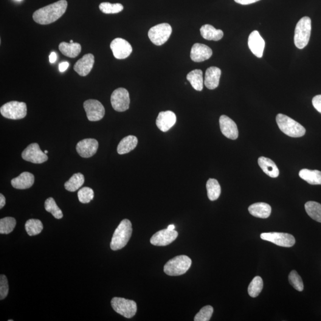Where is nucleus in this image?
<instances>
[{
	"instance_id": "nucleus-1",
	"label": "nucleus",
	"mask_w": 321,
	"mask_h": 321,
	"mask_svg": "<svg viewBox=\"0 0 321 321\" xmlns=\"http://www.w3.org/2000/svg\"><path fill=\"white\" fill-rule=\"evenodd\" d=\"M67 7L66 0H60L36 10L33 14V19L36 23L40 25L52 24L65 13Z\"/></svg>"
},
{
	"instance_id": "nucleus-2",
	"label": "nucleus",
	"mask_w": 321,
	"mask_h": 321,
	"mask_svg": "<svg viewBox=\"0 0 321 321\" xmlns=\"http://www.w3.org/2000/svg\"><path fill=\"white\" fill-rule=\"evenodd\" d=\"M132 234V225L128 219H123L115 229L110 244L112 250L122 249L130 240Z\"/></svg>"
},
{
	"instance_id": "nucleus-3",
	"label": "nucleus",
	"mask_w": 321,
	"mask_h": 321,
	"mask_svg": "<svg viewBox=\"0 0 321 321\" xmlns=\"http://www.w3.org/2000/svg\"><path fill=\"white\" fill-rule=\"evenodd\" d=\"M276 122L280 130L290 137H300L306 134V129L303 126L286 115L278 114Z\"/></svg>"
},
{
	"instance_id": "nucleus-4",
	"label": "nucleus",
	"mask_w": 321,
	"mask_h": 321,
	"mask_svg": "<svg viewBox=\"0 0 321 321\" xmlns=\"http://www.w3.org/2000/svg\"><path fill=\"white\" fill-rule=\"evenodd\" d=\"M311 28V19L309 17H303L297 22L294 36V44L297 49L302 50L308 44Z\"/></svg>"
},
{
	"instance_id": "nucleus-5",
	"label": "nucleus",
	"mask_w": 321,
	"mask_h": 321,
	"mask_svg": "<svg viewBox=\"0 0 321 321\" xmlns=\"http://www.w3.org/2000/svg\"><path fill=\"white\" fill-rule=\"evenodd\" d=\"M191 265V260L186 255L176 256L168 261L164 266V271L170 276H179L185 274Z\"/></svg>"
},
{
	"instance_id": "nucleus-6",
	"label": "nucleus",
	"mask_w": 321,
	"mask_h": 321,
	"mask_svg": "<svg viewBox=\"0 0 321 321\" xmlns=\"http://www.w3.org/2000/svg\"><path fill=\"white\" fill-rule=\"evenodd\" d=\"M0 112L2 116L8 119H22L27 115V104L18 101H11L1 107Z\"/></svg>"
},
{
	"instance_id": "nucleus-7",
	"label": "nucleus",
	"mask_w": 321,
	"mask_h": 321,
	"mask_svg": "<svg viewBox=\"0 0 321 321\" xmlns=\"http://www.w3.org/2000/svg\"><path fill=\"white\" fill-rule=\"evenodd\" d=\"M111 304L112 308L117 314L126 318H132L136 313L137 305L134 300L114 297L112 298Z\"/></svg>"
},
{
	"instance_id": "nucleus-8",
	"label": "nucleus",
	"mask_w": 321,
	"mask_h": 321,
	"mask_svg": "<svg viewBox=\"0 0 321 321\" xmlns=\"http://www.w3.org/2000/svg\"><path fill=\"white\" fill-rule=\"evenodd\" d=\"M172 33V27L168 24H160L149 29V39L156 46H160L165 43Z\"/></svg>"
},
{
	"instance_id": "nucleus-9",
	"label": "nucleus",
	"mask_w": 321,
	"mask_h": 321,
	"mask_svg": "<svg viewBox=\"0 0 321 321\" xmlns=\"http://www.w3.org/2000/svg\"><path fill=\"white\" fill-rule=\"evenodd\" d=\"M130 97L128 90L120 88L115 89L111 96L112 108L118 112H124L129 108Z\"/></svg>"
},
{
	"instance_id": "nucleus-10",
	"label": "nucleus",
	"mask_w": 321,
	"mask_h": 321,
	"mask_svg": "<svg viewBox=\"0 0 321 321\" xmlns=\"http://www.w3.org/2000/svg\"><path fill=\"white\" fill-rule=\"evenodd\" d=\"M263 240L268 241L278 246L284 247H291L295 244L294 236L288 233H264L261 235Z\"/></svg>"
},
{
	"instance_id": "nucleus-11",
	"label": "nucleus",
	"mask_w": 321,
	"mask_h": 321,
	"mask_svg": "<svg viewBox=\"0 0 321 321\" xmlns=\"http://www.w3.org/2000/svg\"><path fill=\"white\" fill-rule=\"evenodd\" d=\"M87 118L91 122H97L103 119L105 115V108L99 101L88 100L83 103Z\"/></svg>"
},
{
	"instance_id": "nucleus-12",
	"label": "nucleus",
	"mask_w": 321,
	"mask_h": 321,
	"mask_svg": "<svg viewBox=\"0 0 321 321\" xmlns=\"http://www.w3.org/2000/svg\"><path fill=\"white\" fill-rule=\"evenodd\" d=\"M22 157L27 161L34 164H42L48 160L47 155L41 151L36 143H31L28 146L22 153Z\"/></svg>"
},
{
	"instance_id": "nucleus-13",
	"label": "nucleus",
	"mask_w": 321,
	"mask_h": 321,
	"mask_svg": "<svg viewBox=\"0 0 321 321\" xmlns=\"http://www.w3.org/2000/svg\"><path fill=\"white\" fill-rule=\"evenodd\" d=\"M110 48L114 57L119 60L128 58L132 53V47L125 39L117 38L111 42Z\"/></svg>"
},
{
	"instance_id": "nucleus-14",
	"label": "nucleus",
	"mask_w": 321,
	"mask_h": 321,
	"mask_svg": "<svg viewBox=\"0 0 321 321\" xmlns=\"http://www.w3.org/2000/svg\"><path fill=\"white\" fill-rule=\"evenodd\" d=\"M177 236H178V233L176 231L167 229L160 230L155 233L151 238L150 241L154 246H165L175 241Z\"/></svg>"
},
{
	"instance_id": "nucleus-15",
	"label": "nucleus",
	"mask_w": 321,
	"mask_h": 321,
	"mask_svg": "<svg viewBox=\"0 0 321 321\" xmlns=\"http://www.w3.org/2000/svg\"><path fill=\"white\" fill-rule=\"evenodd\" d=\"M219 126L222 134L229 139L235 140L239 136L238 126L234 121L227 115H222L219 118Z\"/></svg>"
},
{
	"instance_id": "nucleus-16",
	"label": "nucleus",
	"mask_w": 321,
	"mask_h": 321,
	"mask_svg": "<svg viewBox=\"0 0 321 321\" xmlns=\"http://www.w3.org/2000/svg\"><path fill=\"white\" fill-rule=\"evenodd\" d=\"M98 145V142L95 139H84L78 143L77 151L81 157L90 158L97 153Z\"/></svg>"
},
{
	"instance_id": "nucleus-17",
	"label": "nucleus",
	"mask_w": 321,
	"mask_h": 321,
	"mask_svg": "<svg viewBox=\"0 0 321 321\" xmlns=\"http://www.w3.org/2000/svg\"><path fill=\"white\" fill-rule=\"evenodd\" d=\"M248 46L256 57H263L266 42L258 31L254 30L250 33L248 38Z\"/></svg>"
},
{
	"instance_id": "nucleus-18",
	"label": "nucleus",
	"mask_w": 321,
	"mask_h": 321,
	"mask_svg": "<svg viewBox=\"0 0 321 321\" xmlns=\"http://www.w3.org/2000/svg\"><path fill=\"white\" fill-rule=\"evenodd\" d=\"M176 115L171 111L160 112L156 120V125L160 131L166 132L170 130L176 122Z\"/></svg>"
},
{
	"instance_id": "nucleus-19",
	"label": "nucleus",
	"mask_w": 321,
	"mask_h": 321,
	"mask_svg": "<svg viewBox=\"0 0 321 321\" xmlns=\"http://www.w3.org/2000/svg\"><path fill=\"white\" fill-rule=\"evenodd\" d=\"M94 62V55L92 54H87L76 63L73 69L81 77H86L91 72Z\"/></svg>"
},
{
	"instance_id": "nucleus-20",
	"label": "nucleus",
	"mask_w": 321,
	"mask_h": 321,
	"mask_svg": "<svg viewBox=\"0 0 321 321\" xmlns=\"http://www.w3.org/2000/svg\"><path fill=\"white\" fill-rule=\"evenodd\" d=\"M212 55V50L206 45L196 43L191 48L190 58L192 61L197 63L208 60Z\"/></svg>"
},
{
	"instance_id": "nucleus-21",
	"label": "nucleus",
	"mask_w": 321,
	"mask_h": 321,
	"mask_svg": "<svg viewBox=\"0 0 321 321\" xmlns=\"http://www.w3.org/2000/svg\"><path fill=\"white\" fill-rule=\"evenodd\" d=\"M221 70L216 67H211L205 73L204 84L208 89H215L219 85Z\"/></svg>"
},
{
	"instance_id": "nucleus-22",
	"label": "nucleus",
	"mask_w": 321,
	"mask_h": 321,
	"mask_svg": "<svg viewBox=\"0 0 321 321\" xmlns=\"http://www.w3.org/2000/svg\"><path fill=\"white\" fill-rule=\"evenodd\" d=\"M35 177L32 173L24 172L11 181L12 187L17 189H27L32 187Z\"/></svg>"
},
{
	"instance_id": "nucleus-23",
	"label": "nucleus",
	"mask_w": 321,
	"mask_h": 321,
	"mask_svg": "<svg viewBox=\"0 0 321 321\" xmlns=\"http://www.w3.org/2000/svg\"><path fill=\"white\" fill-rule=\"evenodd\" d=\"M248 210L252 215L260 218H268L271 213V206L264 202L255 203L250 205Z\"/></svg>"
},
{
	"instance_id": "nucleus-24",
	"label": "nucleus",
	"mask_w": 321,
	"mask_h": 321,
	"mask_svg": "<svg viewBox=\"0 0 321 321\" xmlns=\"http://www.w3.org/2000/svg\"><path fill=\"white\" fill-rule=\"evenodd\" d=\"M258 164L264 172L272 178H276L279 176V170L271 159L264 157L259 158Z\"/></svg>"
},
{
	"instance_id": "nucleus-25",
	"label": "nucleus",
	"mask_w": 321,
	"mask_h": 321,
	"mask_svg": "<svg viewBox=\"0 0 321 321\" xmlns=\"http://www.w3.org/2000/svg\"><path fill=\"white\" fill-rule=\"evenodd\" d=\"M203 38L208 41H217L223 37L224 33L220 29H216L210 25H205L200 29Z\"/></svg>"
},
{
	"instance_id": "nucleus-26",
	"label": "nucleus",
	"mask_w": 321,
	"mask_h": 321,
	"mask_svg": "<svg viewBox=\"0 0 321 321\" xmlns=\"http://www.w3.org/2000/svg\"><path fill=\"white\" fill-rule=\"evenodd\" d=\"M59 50L63 55L70 58H75L80 54L81 52V47L80 44L67 43L65 42H62L59 45Z\"/></svg>"
},
{
	"instance_id": "nucleus-27",
	"label": "nucleus",
	"mask_w": 321,
	"mask_h": 321,
	"mask_svg": "<svg viewBox=\"0 0 321 321\" xmlns=\"http://www.w3.org/2000/svg\"><path fill=\"white\" fill-rule=\"evenodd\" d=\"M137 138L134 136H126L121 140L117 147V153L120 155L130 153L136 147L137 145Z\"/></svg>"
},
{
	"instance_id": "nucleus-28",
	"label": "nucleus",
	"mask_w": 321,
	"mask_h": 321,
	"mask_svg": "<svg viewBox=\"0 0 321 321\" xmlns=\"http://www.w3.org/2000/svg\"><path fill=\"white\" fill-rule=\"evenodd\" d=\"M301 179L305 180L310 185H321V171L302 169L299 172Z\"/></svg>"
},
{
	"instance_id": "nucleus-29",
	"label": "nucleus",
	"mask_w": 321,
	"mask_h": 321,
	"mask_svg": "<svg viewBox=\"0 0 321 321\" xmlns=\"http://www.w3.org/2000/svg\"><path fill=\"white\" fill-rule=\"evenodd\" d=\"M187 80L196 91H201L204 88V80L203 79V72L201 70L196 69L188 73Z\"/></svg>"
},
{
	"instance_id": "nucleus-30",
	"label": "nucleus",
	"mask_w": 321,
	"mask_h": 321,
	"mask_svg": "<svg viewBox=\"0 0 321 321\" xmlns=\"http://www.w3.org/2000/svg\"><path fill=\"white\" fill-rule=\"evenodd\" d=\"M207 189L208 198L211 201L218 199L221 194V187L217 180L210 179L207 183Z\"/></svg>"
},
{
	"instance_id": "nucleus-31",
	"label": "nucleus",
	"mask_w": 321,
	"mask_h": 321,
	"mask_svg": "<svg viewBox=\"0 0 321 321\" xmlns=\"http://www.w3.org/2000/svg\"><path fill=\"white\" fill-rule=\"evenodd\" d=\"M305 210L311 218L321 222V204L317 202L309 201L305 205Z\"/></svg>"
},
{
	"instance_id": "nucleus-32",
	"label": "nucleus",
	"mask_w": 321,
	"mask_h": 321,
	"mask_svg": "<svg viewBox=\"0 0 321 321\" xmlns=\"http://www.w3.org/2000/svg\"><path fill=\"white\" fill-rule=\"evenodd\" d=\"M84 182V177L82 174L78 173L73 174L68 181L64 184L66 189L69 191H75L82 186Z\"/></svg>"
},
{
	"instance_id": "nucleus-33",
	"label": "nucleus",
	"mask_w": 321,
	"mask_h": 321,
	"mask_svg": "<svg viewBox=\"0 0 321 321\" xmlns=\"http://www.w3.org/2000/svg\"><path fill=\"white\" fill-rule=\"evenodd\" d=\"M25 229L30 236L38 235L43 230V224L39 219H30L25 224Z\"/></svg>"
},
{
	"instance_id": "nucleus-34",
	"label": "nucleus",
	"mask_w": 321,
	"mask_h": 321,
	"mask_svg": "<svg viewBox=\"0 0 321 321\" xmlns=\"http://www.w3.org/2000/svg\"><path fill=\"white\" fill-rule=\"evenodd\" d=\"M263 280L261 277L256 276L250 283L248 287V294L250 297H256L261 294L263 289Z\"/></svg>"
},
{
	"instance_id": "nucleus-35",
	"label": "nucleus",
	"mask_w": 321,
	"mask_h": 321,
	"mask_svg": "<svg viewBox=\"0 0 321 321\" xmlns=\"http://www.w3.org/2000/svg\"><path fill=\"white\" fill-rule=\"evenodd\" d=\"M45 209L47 212L52 214L54 217L56 219H61L63 218V214L62 213L61 210L57 206V204L55 202V200L53 198H48L46 202H45Z\"/></svg>"
},
{
	"instance_id": "nucleus-36",
	"label": "nucleus",
	"mask_w": 321,
	"mask_h": 321,
	"mask_svg": "<svg viewBox=\"0 0 321 321\" xmlns=\"http://www.w3.org/2000/svg\"><path fill=\"white\" fill-rule=\"evenodd\" d=\"M16 225L15 218L5 217L0 219V233L8 235L12 233Z\"/></svg>"
},
{
	"instance_id": "nucleus-37",
	"label": "nucleus",
	"mask_w": 321,
	"mask_h": 321,
	"mask_svg": "<svg viewBox=\"0 0 321 321\" xmlns=\"http://www.w3.org/2000/svg\"><path fill=\"white\" fill-rule=\"evenodd\" d=\"M100 9L104 13H119L123 10V5L120 3L111 4L108 2H102L100 4Z\"/></svg>"
},
{
	"instance_id": "nucleus-38",
	"label": "nucleus",
	"mask_w": 321,
	"mask_h": 321,
	"mask_svg": "<svg viewBox=\"0 0 321 321\" xmlns=\"http://www.w3.org/2000/svg\"><path fill=\"white\" fill-rule=\"evenodd\" d=\"M78 198L82 204H88L94 198V190L91 188L84 187L79 190Z\"/></svg>"
},
{
	"instance_id": "nucleus-39",
	"label": "nucleus",
	"mask_w": 321,
	"mask_h": 321,
	"mask_svg": "<svg viewBox=\"0 0 321 321\" xmlns=\"http://www.w3.org/2000/svg\"><path fill=\"white\" fill-rule=\"evenodd\" d=\"M289 280L291 285L298 292L303 291L304 285L302 278L297 274V272L294 270L289 275Z\"/></svg>"
},
{
	"instance_id": "nucleus-40",
	"label": "nucleus",
	"mask_w": 321,
	"mask_h": 321,
	"mask_svg": "<svg viewBox=\"0 0 321 321\" xmlns=\"http://www.w3.org/2000/svg\"><path fill=\"white\" fill-rule=\"evenodd\" d=\"M214 312L212 306L208 305L201 309L195 317V321H208L211 319Z\"/></svg>"
},
{
	"instance_id": "nucleus-41",
	"label": "nucleus",
	"mask_w": 321,
	"mask_h": 321,
	"mask_svg": "<svg viewBox=\"0 0 321 321\" xmlns=\"http://www.w3.org/2000/svg\"><path fill=\"white\" fill-rule=\"evenodd\" d=\"M8 284L6 277L4 275L0 276V299L3 300L8 294Z\"/></svg>"
},
{
	"instance_id": "nucleus-42",
	"label": "nucleus",
	"mask_w": 321,
	"mask_h": 321,
	"mask_svg": "<svg viewBox=\"0 0 321 321\" xmlns=\"http://www.w3.org/2000/svg\"><path fill=\"white\" fill-rule=\"evenodd\" d=\"M312 104L314 108L321 114V95L315 96L312 100Z\"/></svg>"
},
{
	"instance_id": "nucleus-43",
	"label": "nucleus",
	"mask_w": 321,
	"mask_h": 321,
	"mask_svg": "<svg viewBox=\"0 0 321 321\" xmlns=\"http://www.w3.org/2000/svg\"><path fill=\"white\" fill-rule=\"evenodd\" d=\"M260 1V0H235L236 2L241 5H249L255 3V2Z\"/></svg>"
},
{
	"instance_id": "nucleus-44",
	"label": "nucleus",
	"mask_w": 321,
	"mask_h": 321,
	"mask_svg": "<svg viewBox=\"0 0 321 321\" xmlns=\"http://www.w3.org/2000/svg\"><path fill=\"white\" fill-rule=\"evenodd\" d=\"M69 66V63L68 62H63V63H60V65H59V70H60V72H65Z\"/></svg>"
},
{
	"instance_id": "nucleus-45",
	"label": "nucleus",
	"mask_w": 321,
	"mask_h": 321,
	"mask_svg": "<svg viewBox=\"0 0 321 321\" xmlns=\"http://www.w3.org/2000/svg\"><path fill=\"white\" fill-rule=\"evenodd\" d=\"M50 62L51 63H54L57 60V54L54 52H52L49 56Z\"/></svg>"
},
{
	"instance_id": "nucleus-46",
	"label": "nucleus",
	"mask_w": 321,
	"mask_h": 321,
	"mask_svg": "<svg viewBox=\"0 0 321 321\" xmlns=\"http://www.w3.org/2000/svg\"><path fill=\"white\" fill-rule=\"evenodd\" d=\"M5 205V198L2 194H0V209H2Z\"/></svg>"
},
{
	"instance_id": "nucleus-47",
	"label": "nucleus",
	"mask_w": 321,
	"mask_h": 321,
	"mask_svg": "<svg viewBox=\"0 0 321 321\" xmlns=\"http://www.w3.org/2000/svg\"><path fill=\"white\" fill-rule=\"evenodd\" d=\"M175 226L173 224L170 225V226H168L167 227V229L170 230H174L175 229Z\"/></svg>"
},
{
	"instance_id": "nucleus-48",
	"label": "nucleus",
	"mask_w": 321,
	"mask_h": 321,
	"mask_svg": "<svg viewBox=\"0 0 321 321\" xmlns=\"http://www.w3.org/2000/svg\"><path fill=\"white\" fill-rule=\"evenodd\" d=\"M49 152L48 151H45L44 153L47 154Z\"/></svg>"
},
{
	"instance_id": "nucleus-49",
	"label": "nucleus",
	"mask_w": 321,
	"mask_h": 321,
	"mask_svg": "<svg viewBox=\"0 0 321 321\" xmlns=\"http://www.w3.org/2000/svg\"><path fill=\"white\" fill-rule=\"evenodd\" d=\"M70 43H73V40H70Z\"/></svg>"
},
{
	"instance_id": "nucleus-50",
	"label": "nucleus",
	"mask_w": 321,
	"mask_h": 321,
	"mask_svg": "<svg viewBox=\"0 0 321 321\" xmlns=\"http://www.w3.org/2000/svg\"><path fill=\"white\" fill-rule=\"evenodd\" d=\"M8 321H13V320H8Z\"/></svg>"
},
{
	"instance_id": "nucleus-51",
	"label": "nucleus",
	"mask_w": 321,
	"mask_h": 321,
	"mask_svg": "<svg viewBox=\"0 0 321 321\" xmlns=\"http://www.w3.org/2000/svg\"><path fill=\"white\" fill-rule=\"evenodd\" d=\"M18 1H21V0H18Z\"/></svg>"
}]
</instances>
